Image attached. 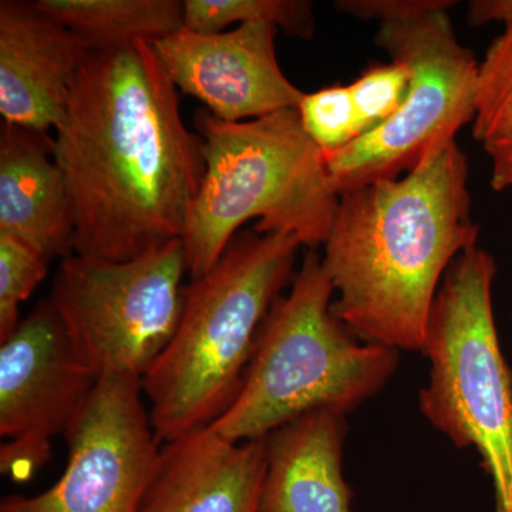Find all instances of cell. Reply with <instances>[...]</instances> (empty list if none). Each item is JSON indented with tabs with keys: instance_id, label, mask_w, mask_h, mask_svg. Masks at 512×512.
I'll use <instances>...</instances> for the list:
<instances>
[{
	"instance_id": "obj_1",
	"label": "cell",
	"mask_w": 512,
	"mask_h": 512,
	"mask_svg": "<svg viewBox=\"0 0 512 512\" xmlns=\"http://www.w3.org/2000/svg\"><path fill=\"white\" fill-rule=\"evenodd\" d=\"M55 131L74 254L130 261L183 237L205 174L202 138L185 127L150 43L92 50Z\"/></svg>"
},
{
	"instance_id": "obj_2",
	"label": "cell",
	"mask_w": 512,
	"mask_h": 512,
	"mask_svg": "<svg viewBox=\"0 0 512 512\" xmlns=\"http://www.w3.org/2000/svg\"><path fill=\"white\" fill-rule=\"evenodd\" d=\"M478 234L456 140L431 148L404 177L343 192L323 242L333 313L362 342L421 352L441 282Z\"/></svg>"
},
{
	"instance_id": "obj_3",
	"label": "cell",
	"mask_w": 512,
	"mask_h": 512,
	"mask_svg": "<svg viewBox=\"0 0 512 512\" xmlns=\"http://www.w3.org/2000/svg\"><path fill=\"white\" fill-rule=\"evenodd\" d=\"M303 245L239 231L210 271L184 286L173 339L141 380L157 440L207 429L237 399L262 323L293 281Z\"/></svg>"
},
{
	"instance_id": "obj_4",
	"label": "cell",
	"mask_w": 512,
	"mask_h": 512,
	"mask_svg": "<svg viewBox=\"0 0 512 512\" xmlns=\"http://www.w3.org/2000/svg\"><path fill=\"white\" fill-rule=\"evenodd\" d=\"M194 124L205 174L181 237L191 279L210 271L255 218L258 234L293 235L309 249L323 245L339 194L298 110L227 123L201 109Z\"/></svg>"
},
{
	"instance_id": "obj_5",
	"label": "cell",
	"mask_w": 512,
	"mask_h": 512,
	"mask_svg": "<svg viewBox=\"0 0 512 512\" xmlns=\"http://www.w3.org/2000/svg\"><path fill=\"white\" fill-rule=\"evenodd\" d=\"M335 286L309 249L291 291L259 329L237 399L211 429L225 440L265 439L313 410L352 413L377 396L399 367V350L365 343L332 311Z\"/></svg>"
},
{
	"instance_id": "obj_6",
	"label": "cell",
	"mask_w": 512,
	"mask_h": 512,
	"mask_svg": "<svg viewBox=\"0 0 512 512\" xmlns=\"http://www.w3.org/2000/svg\"><path fill=\"white\" fill-rule=\"evenodd\" d=\"M497 271L477 245L448 268L421 349L430 369L419 410L454 446L477 451L494 512H512V369L494 318Z\"/></svg>"
},
{
	"instance_id": "obj_7",
	"label": "cell",
	"mask_w": 512,
	"mask_h": 512,
	"mask_svg": "<svg viewBox=\"0 0 512 512\" xmlns=\"http://www.w3.org/2000/svg\"><path fill=\"white\" fill-rule=\"evenodd\" d=\"M185 274L181 239L130 261L73 254L62 259L49 299L97 379L143 380L180 323Z\"/></svg>"
},
{
	"instance_id": "obj_8",
	"label": "cell",
	"mask_w": 512,
	"mask_h": 512,
	"mask_svg": "<svg viewBox=\"0 0 512 512\" xmlns=\"http://www.w3.org/2000/svg\"><path fill=\"white\" fill-rule=\"evenodd\" d=\"M393 62L406 64L410 89L402 109L348 147L323 154L338 194L412 171L439 144L456 140L477 111L478 70L448 10L384 23L376 35Z\"/></svg>"
},
{
	"instance_id": "obj_9",
	"label": "cell",
	"mask_w": 512,
	"mask_h": 512,
	"mask_svg": "<svg viewBox=\"0 0 512 512\" xmlns=\"http://www.w3.org/2000/svg\"><path fill=\"white\" fill-rule=\"evenodd\" d=\"M69 461L43 493L2 498L0 512H141L161 448L141 380H97L67 433Z\"/></svg>"
},
{
	"instance_id": "obj_10",
	"label": "cell",
	"mask_w": 512,
	"mask_h": 512,
	"mask_svg": "<svg viewBox=\"0 0 512 512\" xmlns=\"http://www.w3.org/2000/svg\"><path fill=\"white\" fill-rule=\"evenodd\" d=\"M50 299L0 343V473L28 481L67 436L97 384Z\"/></svg>"
},
{
	"instance_id": "obj_11",
	"label": "cell",
	"mask_w": 512,
	"mask_h": 512,
	"mask_svg": "<svg viewBox=\"0 0 512 512\" xmlns=\"http://www.w3.org/2000/svg\"><path fill=\"white\" fill-rule=\"evenodd\" d=\"M276 35L269 23L212 35L183 26L150 45L175 89L200 100L218 119L238 123L298 109L305 94L279 66Z\"/></svg>"
},
{
	"instance_id": "obj_12",
	"label": "cell",
	"mask_w": 512,
	"mask_h": 512,
	"mask_svg": "<svg viewBox=\"0 0 512 512\" xmlns=\"http://www.w3.org/2000/svg\"><path fill=\"white\" fill-rule=\"evenodd\" d=\"M92 47L35 2H0V114L49 133L66 114L74 77Z\"/></svg>"
},
{
	"instance_id": "obj_13",
	"label": "cell",
	"mask_w": 512,
	"mask_h": 512,
	"mask_svg": "<svg viewBox=\"0 0 512 512\" xmlns=\"http://www.w3.org/2000/svg\"><path fill=\"white\" fill-rule=\"evenodd\" d=\"M265 470V439L194 431L161 448L141 512H261Z\"/></svg>"
},
{
	"instance_id": "obj_14",
	"label": "cell",
	"mask_w": 512,
	"mask_h": 512,
	"mask_svg": "<svg viewBox=\"0 0 512 512\" xmlns=\"http://www.w3.org/2000/svg\"><path fill=\"white\" fill-rule=\"evenodd\" d=\"M49 133L0 131V234L25 242L46 261L74 254L72 201Z\"/></svg>"
},
{
	"instance_id": "obj_15",
	"label": "cell",
	"mask_w": 512,
	"mask_h": 512,
	"mask_svg": "<svg viewBox=\"0 0 512 512\" xmlns=\"http://www.w3.org/2000/svg\"><path fill=\"white\" fill-rule=\"evenodd\" d=\"M346 414L313 410L265 437L261 512H352L343 477Z\"/></svg>"
},
{
	"instance_id": "obj_16",
	"label": "cell",
	"mask_w": 512,
	"mask_h": 512,
	"mask_svg": "<svg viewBox=\"0 0 512 512\" xmlns=\"http://www.w3.org/2000/svg\"><path fill=\"white\" fill-rule=\"evenodd\" d=\"M36 6L89 43L92 50L153 43L184 26L180 0H36Z\"/></svg>"
},
{
	"instance_id": "obj_17",
	"label": "cell",
	"mask_w": 512,
	"mask_h": 512,
	"mask_svg": "<svg viewBox=\"0 0 512 512\" xmlns=\"http://www.w3.org/2000/svg\"><path fill=\"white\" fill-rule=\"evenodd\" d=\"M467 18L471 26L504 25L478 70L477 111L471 124L473 137L484 144L512 128V0H474L468 3Z\"/></svg>"
},
{
	"instance_id": "obj_18",
	"label": "cell",
	"mask_w": 512,
	"mask_h": 512,
	"mask_svg": "<svg viewBox=\"0 0 512 512\" xmlns=\"http://www.w3.org/2000/svg\"><path fill=\"white\" fill-rule=\"evenodd\" d=\"M184 28L202 35L239 23H269L286 35L311 39L316 23L308 0H184Z\"/></svg>"
},
{
	"instance_id": "obj_19",
	"label": "cell",
	"mask_w": 512,
	"mask_h": 512,
	"mask_svg": "<svg viewBox=\"0 0 512 512\" xmlns=\"http://www.w3.org/2000/svg\"><path fill=\"white\" fill-rule=\"evenodd\" d=\"M296 110L303 130L323 154L342 150L362 136L349 86L333 84L305 93Z\"/></svg>"
},
{
	"instance_id": "obj_20",
	"label": "cell",
	"mask_w": 512,
	"mask_h": 512,
	"mask_svg": "<svg viewBox=\"0 0 512 512\" xmlns=\"http://www.w3.org/2000/svg\"><path fill=\"white\" fill-rule=\"evenodd\" d=\"M49 261L25 242L0 234V343L18 329L20 305L46 278Z\"/></svg>"
},
{
	"instance_id": "obj_21",
	"label": "cell",
	"mask_w": 512,
	"mask_h": 512,
	"mask_svg": "<svg viewBox=\"0 0 512 512\" xmlns=\"http://www.w3.org/2000/svg\"><path fill=\"white\" fill-rule=\"evenodd\" d=\"M355 104L360 134L372 133L402 109L410 89L406 64H373L355 82L348 84Z\"/></svg>"
},
{
	"instance_id": "obj_22",
	"label": "cell",
	"mask_w": 512,
	"mask_h": 512,
	"mask_svg": "<svg viewBox=\"0 0 512 512\" xmlns=\"http://www.w3.org/2000/svg\"><path fill=\"white\" fill-rule=\"evenodd\" d=\"M457 2L451 0H338L336 10L362 20L384 23L403 22L427 15V13L450 10Z\"/></svg>"
},
{
	"instance_id": "obj_23",
	"label": "cell",
	"mask_w": 512,
	"mask_h": 512,
	"mask_svg": "<svg viewBox=\"0 0 512 512\" xmlns=\"http://www.w3.org/2000/svg\"><path fill=\"white\" fill-rule=\"evenodd\" d=\"M491 161V187L494 191L512 190V128L503 136L483 144Z\"/></svg>"
}]
</instances>
